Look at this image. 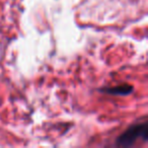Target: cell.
<instances>
[{"instance_id": "obj_1", "label": "cell", "mask_w": 148, "mask_h": 148, "mask_svg": "<svg viewBox=\"0 0 148 148\" xmlns=\"http://www.w3.org/2000/svg\"><path fill=\"white\" fill-rule=\"evenodd\" d=\"M148 125L147 123L137 124V125L131 126L127 129L119 138L117 139V145L123 146V147H130L138 139H143V141H147L148 139Z\"/></svg>"}, {"instance_id": "obj_2", "label": "cell", "mask_w": 148, "mask_h": 148, "mask_svg": "<svg viewBox=\"0 0 148 148\" xmlns=\"http://www.w3.org/2000/svg\"><path fill=\"white\" fill-rule=\"evenodd\" d=\"M99 90L101 92H106L113 95H128L133 91V86L129 84H122L114 87H106V88H101Z\"/></svg>"}]
</instances>
